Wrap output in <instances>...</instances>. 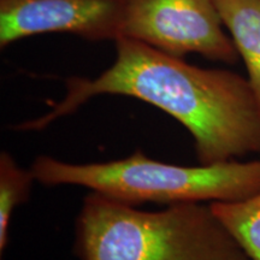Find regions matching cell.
Returning <instances> with one entry per match:
<instances>
[{
  "instance_id": "6da1fadb",
  "label": "cell",
  "mask_w": 260,
  "mask_h": 260,
  "mask_svg": "<svg viewBox=\"0 0 260 260\" xmlns=\"http://www.w3.org/2000/svg\"><path fill=\"white\" fill-rule=\"evenodd\" d=\"M124 95L151 104L190 133L199 164L260 153V105L248 79L205 69L132 39L116 40V59L94 79L71 77L67 94L45 115L17 125L35 132L98 95Z\"/></svg>"
},
{
  "instance_id": "7a4b0ae2",
  "label": "cell",
  "mask_w": 260,
  "mask_h": 260,
  "mask_svg": "<svg viewBox=\"0 0 260 260\" xmlns=\"http://www.w3.org/2000/svg\"><path fill=\"white\" fill-rule=\"evenodd\" d=\"M73 252L79 260H249L211 204L142 211L93 191L75 222Z\"/></svg>"
},
{
  "instance_id": "3957f363",
  "label": "cell",
  "mask_w": 260,
  "mask_h": 260,
  "mask_svg": "<svg viewBox=\"0 0 260 260\" xmlns=\"http://www.w3.org/2000/svg\"><path fill=\"white\" fill-rule=\"evenodd\" d=\"M30 170L42 186L83 187L132 206L228 203L260 191V159L187 167L154 160L138 149L122 159L83 164L39 155Z\"/></svg>"
},
{
  "instance_id": "277c9868",
  "label": "cell",
  "mask_w": 260,
  "mask_h": 260,
  "mask_svg": "<svg viewBox=\"0 0 260 260\" xmlns=\"http://www.w3.org/2000/svg\"><path fill=\"white\" fill-rule=\"evenodd\" d=\"M223 25L214 0H124L119 38L175 57L197 53L235 64L239 52Z\"/></svg>"
},
{
  "instance_id": "5b68a950",
  "label": "cell",
  "mask_w": 260,
  "mask_h": 260,
  "mask_svg": "<svg viewBox=\"0 0 260 260\" xmlns=\"http://www.w3.org/2000/svg\"><path fill=\"white\" fill-rule=\"evenodd\" d=\"M123 6L124 0H0V47L47 32L116 41Z\"/></svg>"
},
{
  "instance_id": "8992f818",
  "label": "cell",
  "mask_w": 260,
  "mask_h": 260,
  "mask_svg": "<svg viewBox=\"0 0 260 260\" xmlns=\"http://www.w3.org/2000/svg\"><path fill=\"white\" fill-rule=\"evenodd\" d=\"M260 105V0H214Z\"/></svg>"
},
{
  "instance_id": "52a82bcc",
  "label": "cell",
  "mask_w": 260,
  "mask_h": 260,
  "mask_svg": "<svg viewBox=\"0 0 260 260\" xmlns=\"http://www.w3.org/2000/svg\"><path fill=\"white\" fill-rule=\"evenodd\" d=\"M211 207L249 260H260V191L245 200L211 203Z\"/></svg>"
},
{
  "instance_id": "ba28073f",
  "label": "cell",
  "mask_w": 260,
  "mask_h": 260,
  "mask_svg": "<svg viewBox=\"0 0 260 260\" xmlns=\"http://www.w3.org/2000/svg\"><path fill=\"white\" fill-rule=\"evenodd\" d=\"M35 177L30 169H24L9 152L0 154V254L9 245V228L12 214L30 197Z\"/></svg>"
}]
</instances>
